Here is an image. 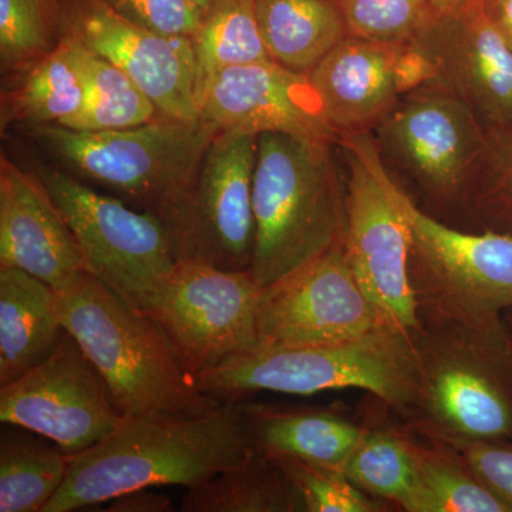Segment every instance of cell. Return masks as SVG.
<instances>
[{"instance_id":"d4e9b609","label":"cell","mask_w":512,"mask_h":512,"mask_svg":"<svg viewBox=\"0 0 512 512\" xmlns=\"http://www.w3.org/2000/svg\"><path fill=\"white\" fill-rule=\"evenodd\" d=\"M0 436V512H43L62 487L70 456L13 424Z\"/></svg>"},{"instance_id":"4dcf8cb0","label":"cell","mask_w":512,"mask_h":512,"mask_svg":"<svg viewBox=\"0 0 512 512\" xmlns=\"http://www.w3.org/2000/svg\"><path fill=\"white\" fill-rule=\"evenodd\" d=\"M464 208L481 231L512 237V128L488 131V146Z\"/></svg>"},{"instance_id":"e0dca14e","label":"cell","mask_w":512,"mask_h":512,"mask_svg":"<svg viewBox=\"0 0 512 512\" xmlns=\"http://www.w3.org/2000/svg\"><path fill=\"white\" fill-rule=\"evenodd\" d=\"M200 120L229 133L288 134L338 143L309 74L274 60L228 67L198 96Z\"/></svg>"},{"instance_id":"ffe728a7","label":"cell","mask_w":512,"mask_h":512,"mask_svg":"<svg viewBox=\"0 0 512 512\" xmlns=\"http://www.w3.org/2000/svg\"><path fill=\"white\" fill-rule=\"evenodd\" d=\"M239 404L252 450L274 458H296L312 466L343 471L366 430L325 407Z\"/></svg>"},{"instance_id":"8fae6325","label":"cell","mask_w":512,"mask_h":512,"mask_svg":"<svg viewBox=\"0 0 512 512\" xmlns=\"http://www.w3.org/2000/svg\"><path fill=\"white\" fill-rule=\"evenodd\" d=\"M262 291L251 269L177 262L141 312L156 323L195 377L258 348L256 309Z\"/></svg>"},{"instance_id":"52a82bcc","label":"cell","mask_w":512,"mask_h":512,"mask_svg":"<svg viewBox=\"0 0 512 512\" xmlns=\"http://www.w3.org/2000/svg\"><path fill=\"white\" fill-rule=\"evenodd\" d=\"M348 167L345 181V248L360 288L384 322L413 338L420 326L410 279L413 232L372 131L342 134L338 143Z\"/></svg>"},{"instance_id":"7a4b0ae2","label":"cell","mask_w":512,"mask_h":512,"mask_svg":"<svg viewBox=\"0 0 512 512\" xmlns=\"http://www.w3.org/2000/svg\"><path fill=\"white\" fill-rule=\"evenodd\" d=\"M419 319V380L403 426L430 439L512 441V336L504 313Z\"/></svg>"},{"instance_id":"44dd1931","label":"cell","mask_w":512,"mask_h":512,"mask_svg":"<svg viewBox=\"0 0 512 512\" xmlns=\"http://www.w3.org/2000/svg\"><path fill=\"white\" fill-rule=\"evenodd\" d=\"M63 332L56 289L22 269L0 266V387L42 363Z\"/></svg>"},{"instance_id":"1f68e13d","label":"cell","mask_w":512,"mask_h":512,"mask_svg":"<svg viewBox=\"0 0 512 512\" xmlns=\"http://www.w3.org/2000/svg\"><path fill=\"white\" fill-rule=\"evenodd\" d=\"M348 36L406 46L436 18L430 0H333Z\"/></svg>"},{"instance_id":"484cf974","label":"cell","mask_w":512,"mask_h":512,"mask_svg":"<svg viewBox=\"0 0 512 512\" xmlns=\"http://www.w3.org/2000/svg\"><path fill=\"white\" fill-rule=\"evenodd\" d=\"M62 37L84 83L82 110L62 127L79 131L123 130L160 117L154 101L128 74L72 37Z\"/></svg>"},{"instance_id":"7402d4cb","label":"cell","mask_w":512,"mask_h":512,"mask_svg":"<svg viewBox=\"0 0 512 512\" xmlns=\"http://www.w3.org/2000/svg\"><path fill=\"white\" fill-rule=\"evenodd\" d=\"M269 57L309 74L348 32L333 0H254Z\"/></svg>"},{"instance_id":"4316f807","label":"cell","mask_w":512,"mask_h":512,"mask_svg":"<svg viewBox=\"0 0 512 512\" xmlns=\"http://www.w3.org/2000/svg\"><path fill=\"white\" fill-rule=\"evenodd\" d=\"M83 103L82 72L62 37L55 50L26 69L18 86L8 94L3 103V126H64L79 114Z\"/></svg>"},{"instance_id":"74e56055","label":"cell","mask_w":512,"mask_h":512,"mask_svg":"<svg viewBox=\"0 0 512 512\" xmlns=\"http://www.w3.org/2000/svg\"><path fill=\"white\" fill-rule=\"evenodd\" d=\"M430 2L437 15H450L473 6L483 5L484 0H430Z\"/></svg>"},{"instance_id":"8d00e7d4","label":"cell","mask_w":512,"mask_h":512,"mask_svg":"<svg viewBox=\"0 0 512 512\" xmlns=\"http://www.w3.org/2000/svg\"><path fill=\"white\" fill-rule=\"evenodd\" d=\"M485 13L512 43V0H484Z\"/></svg>"},{"instance_id":"d6a6232c","label":"cell","mask_w":512,"mask_h":512,"mask_svg":"<svg viewBox=\"0 0 512 512\" xmlns=\"http://www.w3.org/2000/svg\"><path fill=\"white\" fill-rule=\"evenodd\" d=\"M301 495L305 512H386L392 504L365 493L343 471L312 466L291 457L276 458Z\"/></svg>"},{"instance_id":"f1b7e54d","label":"cell","mask_w":512,"mask_h":512,"mask_svg":"<svg viewBox=\"0 0 512 512\" xmlns=\"http://www.w3.org/2000/svg\"><path fill=\"white\" fill-rule=\"evenodd\" d=\"M412 436L423 512H508L456 448L413 431Z\"/></svg>"},{"instance_id":"f35d334b","label":"cell","mask_w":512,"mask_h":512,"mask_svg":"<svg viewBox=\"0 0 512 512\" xmlns=\"http://www.w3.org/2000/svg\"><path fill=\"white\" fill-rule=\"evenodd\" d=\"M188 2H191L192 5L197 6L198 9H201L202 12H205V10L210 8L211 3L214 2V0H188Z\"/></svg>"},{"instance_id":"9a60e30c","label":"cell","mask_w":512,"mask_h":512,"mask_svg":"<svg viewBox=\"0 0 512 512\" xmlns=\"http://www.w3.org/2000/svg\"><path fill=\"white\" fill-rule=\"evenodd\" d=\"M62 35L128 74L160 117L200 121L192 39L138 26L104 0H62Z\"/></svg>"},{"instance_id":"6da1fadb","label":"cell","mask_w":512,"mask_h":512,"mask_svg":"<svg viewBox=\"0 0 512 512\" xmlns=\"http://www.w3.org/2000/svg\"><path fill=\"white\" fill-rule=\"evenodd\" d=\"M252 451L239 403L204 414L126 417L106 439L70 456L62 487L43 512L79 511L141 488H190Z\"/></svg>"},{"instance_id":"30bf717a","label":"cell","mask_w":512,"mask_h":512,"mask_svg":"<svg viewBox=\"0 0 512 512\" xmlns=\"http://www.w3.org/2000/svg\"><path fill=\"white\" fill-rule=\"evenodd\" d=\"M392 164L437 205H464L488 146V131L456 97L424 86L403 94L372 131Z\"/></svg>"},{"instance_id":"3957f363","label":"cell","mask_w":512,"mask_h":512,"mask_svg":"<svg viewBox=\"0 0 512 512\" xmlns=\"http://www.w3.org/2000/svg\"><path fill=\"white\" fill-rule=\"evenodd\" d=\"M57 293L64 330L104 377L124 417L204 414L221 406L201 392L156 323L96 276L84 272Z\"/></svg>"},{"instance_id":"ab89813d","label":"cell","mask_w":512,"mask_h":512,"mask_svg":"<svg viewBox=\"0 0 512 512\" xmlns=\"http://www.w3.org/2000/svg\"><path fill=\"white\" fill-rule=\"evenodd\" d=\"M504 319L512 336V309H508V311L504 312Z\"/></svg>"},{"instance_id":"e575fe53","label":"cell","mask_w":512,"mask_h":512,"mask_svg":"<svg viewBox=\"0 0 512 512\" xmlns=\"http://www.w3.org/2000/svg\"><path fill=\"white\" fill-rule=\"evenodd\" d=\"M441 441L456 448L491 493L512 512V441Z\"/></svg>"},{"instance_id":"9c48e42d","label":"cell","mask_w":512,"mask_h":512,"mask_svg":"<svg viewBox=\"0 0 512 512\" xmlns=\"http://www.w3.org/2000/svg\"><path fill=\"white\" fill-rule=\"evenodd\" d=\"M258 137L218 131L161 220L177 262L247 271L254 258L252 191Z\"/></svg>"},{"instance_id":"cb8c5ba5","label":"cell","mask_w":512,"mask_h":512,"mask_svg":"<svg viewBox=\"0 0 512 512\" xmlns=\"http://www.w3.org/2000/svg\"><path fill=\"white\" fill-rule=\"evenodd\" d=\"M343 473L365 493L396 510L423 512L413 436L407 427H366Z\"/></svg>"},{"instance_id":"277c9868","label":"cell","mask_w":512,"mask_h":512,"mask_svg":"<svg viewBox=\"0 0 512 512\" xmlns=\"http://www.w3.org/2000/svg\"><path fill=\"white\" fill-rule=\"evenodd\" d=\"M417 380L413 338L390 328L322 345L258 346L195 376L201 392L221 403L259 392L313 396L359 389L402 419L416 399Z\"/></svg>"},{"instance_id":"83f0119b","label":"cell","mask_w":512,"mask_h":512,"mask_svg":"<svg viewBox=\"0 0 512 512\" xmlns=\"http://www.w3.org/2000/svg\"><path fill=\"white\" fill-rule=\"evenodd\" d=\"M197 101L208 82L228 67L272 60L262 39L254 0H214L192 37Z\"/></svg>"},{"instance_id":"ba28073f","label":"cell","mask_w":512,"mask_h":512,"mask_svg":"<svg viewBox=\"0 0 512 512\" xmlns=\"http://www.w3.org/2000/svg\"><path fill=\"white\" fill-rule=\"evenodd\" d=\"M79 242L90 274L143 311L177 261L164 221L49 165H33Z\"/></svg>"},{"instance_id":"ac0fdd59","label":"cell","mask_w":512,"mask_h":512,"mask_svg":"<svg viewBox=\"0 0 512 512\" xmlns=\"http://www.w3.org/2000/svg\"><path fill=\"white\" fill-rule=\"evenodd\" d=\"M0 266L22 269L62 291L89 272L86 256L45 185L2 156Z\"/></svg>"},{"instance_id":"603a6c76","label":"cell","mask_w":512,"mask_h":512,"mask_svg":"<svg viewBox=\"0 0 512 512\" xmlns=\"http://www.w3.org/2000/svg\"><path fill=\"white\" fill-rule=\"evenodd\" d=\"M181 512H305L276 458L252 451L235 466L187 488Z\"/></svg>"},{"instance_id":"5bb4252c","label":"cell","mask_w":512,"mask_h":512,"mask_svg":"<svg viewBox=\"0 0 512 512\" xmlns=\"http://www.w3.org/2000/svg\"><path fill=\"white\" fill-rule=\"evenodd\" d=\"M384 328L390 326L350 268L345 234L322 254L265 286L256 309L258 346L322 345Z\"/></svg>"},{"instance_id":"5b68a950","label":"cell","mask_w":512,"mask_h":512,"mask_svg":"<svg viewBox=\"0 0 512 512\" xmlns=\"http://www.w3.org/2000/svg\"><path fill=\"white\" fill-rule=\"evenodd\" d=\"M332 146L288 134L258 136L251 271L262 288L322 254L345 234V184Z\"/></svg>"},{"instance_id":"4fadbf2b","label":"cell","mask_w":512,"mask_h":512,"mask_svg":"<svg viewBox=\"0 0 512 512\" xmlns=\"http://www.w3.org/2000/svg\"><path fill=\"white\" fill-rule=\"evenodd\" d=\"M124 420L106 380L67 330L42 363L0 387L2 424L40 434L69 456L100 443Z\"/></svg>"},{"instance_id":"f546056e","label":"cell","mask_w":512,"mask_h":512,"mask_svg":"<svg viewBox=\"0 0 512 512\" xmlns=\"http://www.w3.org/2000/svg\"><path fill=\"white\" fill-rule=\"evenodd\" d=\"M62 39V0H0L3 70L28 69Z\"/></svg>"},{"instance_id":"836d02e7","label":"cell","mask_w":512,"mask_h":512,"mask_svg":"<svg viewBox=\"0 0 512 512\" xmlns=\"http://www.w3.org/2000/svg\"><path fill=\"white\" fill-rule=\"evenodd\" d=\"M124 19L161 35H197L204 12L188 0H104Z\"/></svg>"},{"instance_id":"8992f818","label":"cell","mask_w":512,"mask_h":512,"mask_svg":"<svg viewBox=\"0 0 512 512\" xmlns=\"http://www.w3.org/2000/svg\"><path fill=\"white\" fill-rule=\"evenodd\" d=\"M217 133L202 120L165 117L123 130L32 127L35 140L62 161L67 173L161 218L183 194Z\"/></svg>"},{"instance_id":"d6986e66","label":"cell","mask_w":512,"mask_h":512,"mask_svg":"<svg viewBox=\"0 0 512 512\" xmlns=\"http://www.w3.org/2000/svg\"><path fill=\"white\" fill-rule=\"evenodd\" d=\"M402 49L346 36L309 73L338 137L375 130L399 103Z\"/></svg>"},{"instance_id":"d590c367","label":"cell","mask_w":512,"mask_h":512,"mask_svg":"<svg viewBox=\"0 0 512 512\" xmlns=\"http://www.w3.org/2000/svg\"><path fill=\"white\" fill-rule=\"evenodd\" d=\"M104 511L110 512H171L175 511L173 501L153 488L130 491L107 501Z\"/></svg>"},{"instance_id":"7c38bea8","label":"cell","mask_w":512,"mask_h":512,"mask_svg":"<svg viewBox=\"0 0 512 512\" xmlns=\"http://www.w3.org/2000/svg\"><path fill=\"white\" fill-rule=\"evenodd\" d=\"M403 205L412 225L410 279L419 316L466 318L512 309V237L448 227L404 191Z\"/></svg>"},{"instance_id":"2e32d148","label":"cell","mask_w":512,"mask_h":512,"mask_svg":"<svg viewBox=\"0 0 512 512\" xmlns=\"http://www.w3.org/2000/svg\"><path fill=\"white\" fill-rule=\"evenodd\" d=\"M409 46L426 64V86L466 104L487 131L512 128V43L483 5L437 15Z\"/></svg>"}]
</instances>
